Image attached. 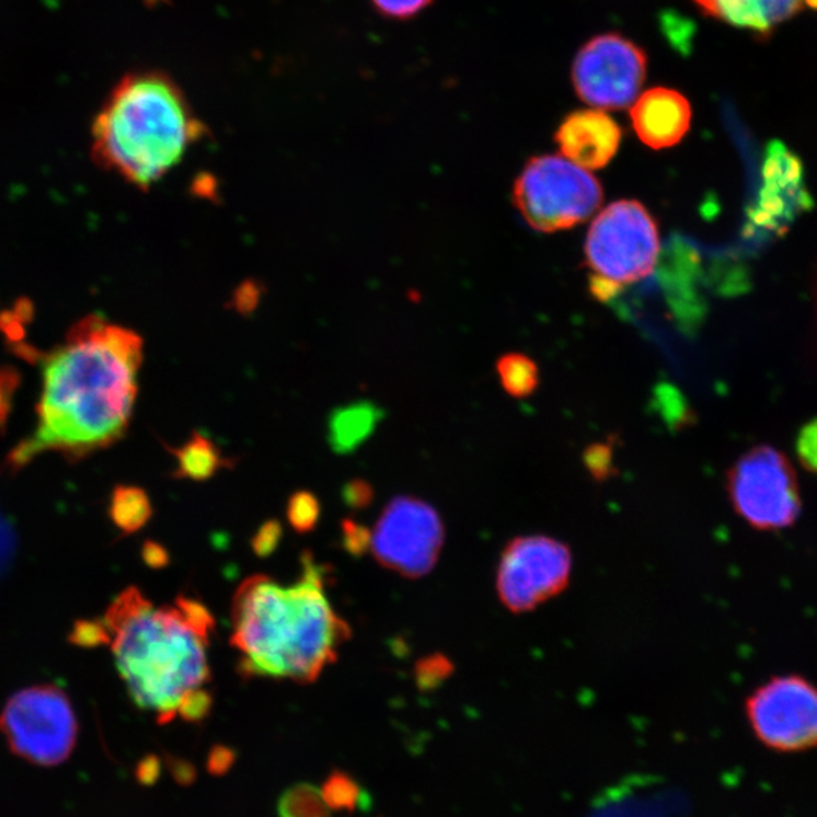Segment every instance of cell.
I'll list each match as a JSON object with an SVG mask.
<instances>
[{
  "label": "cell",
  "mask_w": 817,
  "mask_h": 817,
  "mask_svg": "<svg viewBox=\"0 0 817 817\" xmlns=\"http://www.w3.org/2000/svg\"><path fill=\"white\" fill-rule=\"evenodd\" d=\"M214 629L212 614L202 602L180 597L172 606H154L130 586L101 620L78 624L73 641L108 645L134 703L169 724L185 693L211 680L208 645Z\"/></svg>",
  "instance_id": "cell-2"
},
{
  "label": "cell",
  "mask_w": 817,
  "mask_h": 817,
  "mask_svg": "<svg viewBox=\"0 0 817 817\" xmlns=\"http://www.w3.org/2000/svg\"><path fill=\"white\" fill-rule=\"evenodd\" d=\"M110 514L123 533H135L152 517V505L141 487L118 486L111 499Z\"/></svg>",
  "instance_id": "cell-20"
},
{
  "label": "cell",
  "mask_w": 817,
  "mask_h": 817,
  "mask_svg": "<svg viewBox=\"0 0 817 817\" xmlns=\"http://www.w3.org/2000/svg\"><path fill=\"white\" fill-rule=\"evenodd\" d=\"M796 454L805 470L817 474V418L801 428L796 439Z\"/></svg>",
  "instance_id": "cell-27"
},
{
  "label": "cell",
  "mask_w": 817,
  "mask_h": 817,
  "mask_svg": "<svg viewBox=\"0 0 817 817\" xmlns=\"http://www.w3.org/2000/svg\"><path fill=\"white\" fill-rule=\"evenodd\" d=\"M280 538V522L276 521V519H269V521L262 523L260 530L256 531L255 537L252 539L253 553L262 559L272 556L277 546H279Z\"/></svg>",
  "instance_id": "cell-28"
},
{
  "label": "cell",
  "mask_w": 817,
  "mask_h": 817,
  "mask_svg": "<svg viewBox=\"0 0 817 817\" xmlns=\"http://www.w3.org/2000/svg\"><path fill=\"white\" fill-rule=\"evenodd\" d=\"M630 117L638 140L652 149H668L688 135L692 106L680 91L656 87L634 101Z\"/></svg>",
  "instance_id": "cell-15"
},
{
  "label": "cell",
  "mask_w": 817,
  "mask_h": 817,
  "mask_svg": "<svg viewBox=\"0 0 817 817\" xmlns=\"http://www.w3.org/2000/svg\"><path fill=\"white\" fill-rule=\"evenodd\" d=\"M810 204L803 162L783 142H771L761 166V188L751 209V225L768 233L784 232Z\"/></svg>",
  "instance_id": "cell-13"
},
{
  "label": "cell",
  "mask_w": 817,
  "mask_h": 817,
  "mask_svg": "<svg viewBox=\"0 0 817 817\" xmlns=\"http://www.w3.org/2000/svg\"><path fill=\"white\" fill-rule=\"evenodd\" d=\"M323 798L332 812L368 813L372 808V798L367 789L350 773L343 769H333L324 780Z\"/></svg>",
  "instance_id": "cell-19"
},
{
  "label": "cell",
  "mask_w": 817,
  "mask_h": 817,
  "mask_svg": "<svg viewBox=\"0 0 817 817\" xmlns=\"http://www.w3.org/2000/svg\"><path fill=\"white\" fill-rule=\"evenodd\" d=\"M703 13L727 25L769 34L804 11L817 10V0H692Z\"/></svg>",
  "instance_id": "cell-16"
},
{
  "label": "cell",
  "mask_w": 817,
  "mask_h": 817,
  "mask_svg": "<svg viewBox=\"0 0 817 817\" xmlns=\"http://www.w3.org/2000/svg\"><path fill=\"white\" fill-rule=\"evenodd\" d=\"M658 252L657 225L644 205L620 200L607 206L595 218L585 244L595 296L609 297L621 285L652 275Z\"/></svg>",
  "instance_id": "cell-5"
},
{
  "label": "cell",
  "mask_w": 817,
  "mask_h": 817,
  "mask_svg": "<svg viewBox=\"0 0 817 817\" xmlns=\"http://www.w3.org/2000/svg\"><path fill=\"white\" fill-rule=\"evenodd\" d=\"M622 140V129L601 110L574 111L559 126L556 142L561 152L585 170L602 169L613 160Z\"/></svg>",
  "instance_id": "cell-14"
},
{
  "label": "cell",
  "mask_w": 817,
  "mask_h": 817,
  "mask_svg": "<svg viewBox=\"0 0 817 817\" xmlns=\"http://www.w3.org/2000/svg\"><path fill=\"white\" fill-rule=\"evenodd\" d=\"M573 554L545 534L511 539L497 566L498 600L511 613H527L568 588Z\"/></svg>",
  "instance_id": "cell-9"
},
{
  "label": "cell",
  "mask_w": 817,
  "mask_h": 817,
  "mask_svg": "<svg viewBox=\"0 0 817 817\" xmlns=\"http://www.w3.org/2000/svg\"><path fill=\"white\" fill-rule=\"evenodd\" d=\"M15 551V533L13 526L0 511V577L5 574L13 562Z\"/></svg>",
  "instance_id": "cell-32"
},
{
  "label": "cell",
  "mask_w": 817,
  "mask_h": 817,
  "mask_svg": "<svg viewBox=\"0 0 817 817\" xmlns=\"http://www.w3.org/2000/svg\"><path fill=\"white\" fill-rule=\"evenodd\" d=\"M208 134L180 83L158 70L115 83L91 126V154L103 170L148 192Z\"/></svg>",
  "instance_id": "cell-4"
},
{
  "label": "cell",
  "mask_w": 817,
  "mask_h": 817,
  "mask_svg": "<svg viewBox=\"0 0 817 817\" xmlns=\"http://www.w3.org/2000/svg\"><path fill=\"white\" fill-rule=\"evenodd\" d=\"M166 768L172 773L173 780L181 787H192L197 781V769L192 761L181 759V757L165 756Z\"/></svg>",
  "instance_id": "cell-33"
},
{
  "label": "cell",
  "mask_w": 817,
  "mask_h": 817,
  "mask_svg": "<svg viewBox=\"0 0 817 817\" xmlns=\"http://www.w3.org/2000/svg\"><path fill=\"white\" fill-rule=\"evenodd\" d=\"M0 735L27 763L45 768L65 763L78 740V720L70 698L51 684L20 690L0 712Z\"/></svg>",
  "instance_id": "cell-7"
},
{
  "label": "cell",
  "mask_w": 817,
  "mask_h": 817,
  "mask_svg": "<svg viewBox=\"0 0 817 817\" xmlns=\"http://www.w3.org/2000/svg\"><path fill=\"white\" fill-rule=\"evenodd\" d=\"M514 202L527 225L557 232L583 223L602 202L600 182L556 154L531 158L514 186Z\"/></svg>",
  "instance_id": "cell-6"
},
{
  "label": "cell",
  "mask_w": 817,
  "mask_h": 817,
  "mask_svg": "<svg viewBox=\"0 0 817 817\" xmlns=\"http://www.w3.org/2000/svg\"><path fill=\"white\" fill-rule=\"evenodd\" d=\"M382 416V411L368 402L338 408L329 418V444L336 453H350L370 438Z\"/></svg>",
  "instance_id": "cell-17"
},
{
  "label": "cell",
  "mask_w": 817,
  "mask_h": 817,
  "mask_svg": "<svg viewBox=\"0 0 817 817\" xmlns=\"http://www.w3.org/2000/svg\"><path fill=\"white\" fill-rule=\"evenodd\" d=\"M497 371L503 387L511 396L523 399L537 391L539 371L537 364L527 356L510 353L498 360Z\"/></svg>",
  "instance_id": "cell-22"
},
{
  "label": "cell",
  "mask_w": 817,
  "mask_h": 817,
  "mask_svg": "<svg viewBox=\"0 0 817 817\" xmlns=\"http://www.w3.org/2000/svg\"><path fill=\"white\" fill-rule=\"evenodd\" d=\"M590 471L595 474H605L609 470L610 458L606 454L605 447L595 448L590 458H588Z\"/></svg>",
  "instance_id": "cell-35"
},
{
  "label": "cell",
  "mask_w": 817,
  "mask_h": 817,
  "mask_svg": "<svg viewBox=\"0 0 817 817\" xmlns=\"http://www.w3.org/2000/svg\"><path fill=\"white\" fill-rule=\"evenodd\" d=\"M279 817H332V810L319 787L297 783L281 793L277 801Z\"/></svg>",
  "instance_id": "cell-21"
},
{
  "label": "cell",
  "mask_w": 817,
  "mask_h": 817,
  "mask_svg": "<svg viewBox=\"0 0 817 817\" xmlns=\"http://www.w3.org/2000/svg\"><path fill=\"white\" fill-rule=\"evenodd\" d=\"M161 776V760L157 756L150 753L145 759L138 761L137 768H135V779L141 785L150 787V785L157 784V781Z\"/></svg>",
  "instance_id": "cell-34"
},
{
  "label": "cell",
  "mask_w": 817,
  "mask_h": 817,
  "mask_svg": "<svg viewBox=\"0 0 817 817\" xmlns=\"http://www.w3.org/2000/svg\"><path fill=\"white\" fill-rule=\"evenodd\" d=\"M142 340L105 317L79 320L42 363L37 424L7 458L13 473L45 453L70 462L120 441L138 394Z\"/></svg>",
  "instance_id": "cell-1"
},
{
  "label": "cell",
  "mask_w": 817,
  "mask_h": 817,
  "mask_svg": "<svg viewBox=\"0 0 817 817\" xmlns=\"http://www.w3.org/2000/svg\"><path fill=\"white\" fill-rule=\"evenodd\" d=\"M331 569L309 551L301 556L299 580L281 586L252 575L232 598V645L243 678H275L313 683L338 660L352 629L335 613L324 592Z\"/></svg>",
  "instance_id": "cell-3"
},
{
  "label": "cell",
  "mask_w": 817,
  "mask_h": 817,
  "mask_svg": "<svg viewBox=\"0 0 817 817\" xmlns=\"http://www.w3.org/2000/svg\"><path fill=\"white\" fill-rule=\"evenodd\" d=\"M145 557L146 562L154 566V568H161V566L166 565V562H169L165 550L158 545V543H148L145 550Z\"/></svg>",
  "instance_id": "cell-36"
},
{
  "label": "cell",
  "mask_w": 817,
  "mask_h": 817,
  "mask_svg": "<svg viewBox=\"0 0 817 817\" xmlns=\"http://www.w3.org/2000/svg\"><path fill=\"white\" fill-rule=\"evenodd\" d=\"M745 712L753 735L773 751L817 747V686L807 678H771L747 698Z\"/></svg>",
  "instance_id": "cell-11"
},
{
  "label": "cell",
  "mask_w": 817,
  "mask_h": 817,
  "mask_svg": "<svg viewBox=\"0 0 817 817\" xmlns=\"http://www.w3.org/2000/svg\"><path fill=\"white\" fill-rule=\"evenodd\" d=\"M727 492L733 509L753 530L789 529L803 511L795 468L773 447H753L741 454L729 468Z\"/></svg>",
  "instance_id": "cell-8"
},
{
  "label": "cell",
  "mask_w": 817,
  "mask_h": 817,
  "mask_svg": "<svg viewBox=\"0 0 817 817\" xmlns=\"http://www.w3.org/2000/svg\"><path fill=\"white\" fill-rule=\"evenodd\" d=\"M343 498L345 505L350 509L363 510L367 509L375 499V490L370 483L364 482V480H353L348 485L344 486Z\"/></svg>",
  "instance_id": "cell-31"
},
{
  "label": "cell",
  "mask_w": 817,
  "mask_h": 817,
  "mask_svg": "<svg viewBox=\"0 0 817 817\" xmlns=\"http://www.w3.org/2000/svg\"><path fill=\"white\" fill-rule=\"evenodd\" d=\"M214 707V698L211 692L204 688H197L186 692L182 698L177 715L189 724H200L206 717L211 715Z\"/></svg>",
  "instance_id": "cell-24"
},
{
  "label": "cell",
  "mask_w": 817,
  "mask_h": 817,
  "mask_svg": "<svg viewBox=\"0 0 817 817\" xmlns=\"http://www.w3.org/2000/svg\"><path fill=\"white\" fill-rule=\"evenodd\" d=\"M321 514L319 498L309 491H299L288 499L287 518L297 533L315 529Z\"/></svg>",
  "instance_id": "cell-23"
},
{
  "label": "cell",
  "mask_w": 817,
  "mask_h": 817,
  "mask_svg": "<svg viewBox=\"0 0 817 817\" xmlns=\"http://www.w3.org/2000/svg\"><path fill=\"white\" fill-rule=\"evenodd\" d=\"M648 71L645 50L621 34L589 39L574 59L571 79L583 102L598 110L633 105Z\"/></svg>",
  "instance_id": "cell-12"
},
{
  "label": "cell",
  "mask_w": 817,
  "mask_h": 817,
  "mask_svg": "<svg viewBox=\"0 0 817 817\" xmlns=\"http://www.w3.org/2000/svg\"><path fill=\"white\" fill-rule=\"evenodd\" d=\"M170 451L176 459V470H174L176 479L205 482L214 477L221 468L230 467V459L221 454L216 444L208 436L197 434V431H194L184 446L172 448Z\"/></svg>",
  "instance_id": "cell-18"
},
{
  "label": "cell",
  "mask_w": 817,
  "mask_h": 817,
  "mask_svg": "<svg viewBox=\"0 0 817 817\" xmlns=\"http://www.w3.org/2000/svg\"><path fill=\"white\" fill-rule=\"evenodd\" d=\"M446 541L438 510L415 497H395L384 507L370 550L383 568L404 578H422L435 568Z\"/></svg>",
  "instance_id": "cell-10"
},
{
  "label": "cell",
  "mask_w": 817,
  "mask_h": 817,
  "mask_svg": "<svg viewBox=\"0 0 817 817\" xmlns=\"http://www.w3.org/2000/svg\"><path fill=\"white\" fill-rule=\"evenodd\" d=\"M343 543L344 549L353 556H363L365 551L370 550L371 531L353 519H344Z\"/></svg>",
  "instance_id": "cell-29"
},
{
  "label": "cell",
  "mask_w": 817,
  "mask_h": 817,
  "mask_svg": "<svg viewBox=\"0 0 817 817\" xmlns=\"http://www.w3.org/2000/svg\"><path fill=\"white\" fill-rule=\"evenodd\" d=\"M434 0H370L376 13L390 20H411L422 14Z\"/></svg>",
  "instance_id": "cell-26"
},
{
  "label": "cell",
  "mask_w": 817,
  "mask_h": 817,
  "mask_svg": "<svg viewBox=\"0 0 817 817\" xmlns=\"http://www.w3.org/2000/svg\"><path fill=\"white\" fill-rule=\"evenodd\" d=\"M238 752L226 745H214L206 757V771L211 776L228 775L230 769L237 763Z\"/></svg>",
  "instance_id": "cell-30"
},
{
  "label": "cell",
  "mask_w": 817,
  "mask_h": 817,
  "mask_svg": "<svg viewBox=\"0 0 817 817\" xmlns=\"http://www.w3.org/2000/svg\"><path fill=\"white\" fill-rule=\"evenodd\" d=\"M453 665L444 656H430L416 664V683L424 690L434 689L450 676Z\"/></svg>",
  "instance_id": "cell-25"
}]
</instances>
